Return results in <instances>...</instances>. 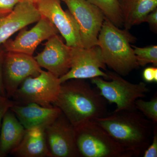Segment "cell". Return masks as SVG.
Listing matches in <instances>:
<instances>
[{
    "instance_id": "11",
    "label": "cell",
    "mask_w": 157,
    "mask_h": 157,
    "mask_svg": "<svg viewBox=\"0 0 157 157\" xmlns=\"http://www.w3.org/2000/svg\"><path fill=\"white\" fill-rule=\"evenodd\" d=\"M47 145L52 157H79L75 128L63 113L44 128Z\"/></svg>"
},
{
    "instance_id": "15",
    "label": "cell",
    "mask_w": 157,
    "mask_h": 157,
    "mask_svg": "<svg viewBox=\"0 0 157 157\" xmlns=\"http://www.w3.org/2000/svg\"><path fill=\"white\" fill-rule=\"evenodd\" d=\"M25 129L44 128L53 121L62 113L58 107H42L34 103L18 105L10 108Z\"/></svg>"
},
{
    "instance_id": "1",
    "label": "cell",
    "mask_w": 157,
    "mask_h": 157,
    "mask_svg": "<svg viewBox=\"0 0 157 157\" xmlns=\"http://www.w3.org/2000/svg\"><path fill=\"white\" fill-rule=\"evenodd\" d=\"M107 101L84 79H71L61 84L54 106L58 107L73 126L108 114Z\"/></svg>"
},
{
    "instance_id": "4",
    "label": "cell",
    "mask_w": 157,
    "mask_h": 157,
    "mask_svg": "<svg viewBox=\"0 0 157 157\" xmlns=\"http://www.w3.org/2000/svg\"><path fill=\"white\" fill-rule=\"evenodd\" d=\"M74 128L76 145L80 157H132L94 119Z\"/></svg>"
},
{
    "instance_id": "14",
    "label": "cell",
    "mask_w": 157,
    "mask_h": 157,
    "mask_svg": "<svg viewBox=\"0 0 157 157\" xmlns=\"http://www.w3.org/2000/svg\"><path fill=\"white\" fill-rule=\"evenodd\" d=\"M41 17L35 4L17 3L11 13L0 18V45L17 31L39 21Z\"/></svg>"
},
{
    "instance_id": "10",
    "label": "cell",
    "mask_w": 157,
    "mask_h": 157,
    "mask_svg": "<svg viewBox=\"0 0 157 157\" xmlns=\"http://www.w3.org/2000/svg\"><path fill=\"white\" fill-rule=\"evenodd\" d=\"M41 16L53 25L70 47L83 48L78 24L70 11H64L59 0H39L35 4Z\"/></svg>"
},
{
    "instance_id": "12",
    "label": "cell",
    "mask_w": 157,
    "mask_h": 157,
    "mask_svg": "<svg viewBox=\"0 0 157 157\" xmlns=\"http://www.w3.org/2000/svg\"><path fill=\"white\" fill-rule=\"evenodd\" d=\"M58 33L56 27L48 19L42 16L33 28L29 31L25 28L22 29L14 40L9 39L2 45L5 51L33 56L41 42Z\"/></svg>"
},
{
    "instance_id": "17",
    "label": "cell",
    "mask_w": 157,
    "mask_h": 157,
    "mask_svg": "<svg viewBox=\"0 0 157 157\" xmlns=\"http://www.w3.org/2000/svg\"><path fill=\"white\" fill-rule=\"evenodd\" d=\"M26 129L9 109L3 117L0 130V156L10 153L22 140Z\"/></svg>"
},
{
    "instance_id": "7",
    "label": "cell",
    "mask_w": 157,
    "mask_h": 157,
    "mask_svg": "<svg viewBox=\"0 0 157 157\" xmlns=\"http://www.w3.org/2000/svg\"><path fill=\"white\" fill-rule=\"evenodd\" d=\"M42 70L33 56L5 51L2 79L6 97L12 98L26 78L38 76Z\"/></svg>"
},
{
    "instance_id": "23",
    "label": "cell",
    "mask_w": 157,
    "mask_h": 157,
    "mask_svg": "<svg viewBox=\"0 0 157 157\" xmlns=\"http://www.w3.org/2000/svg\"><path fill=\"white\" fill-rule=\"evenodd\" d=\"M144 157H157V128L155 124L153 128V133L152 141L144 153Z\"/></svg>"
},
{
    "instance_id": "6",
    "label": "cell",
    "mask_w": 157,
    "mask_h": 157,
    "mask_svg": "<svg viewBox=\"0 0 157 157\" xmlns=\"http://www.w3.org/2000/svg\"><path fill=\"white\" fill-rule=\"evenodd\" d=\"M61 84L59 78L42 70L38 76L26 78L11 98L18 105L34 103L43 107H52L59 95Z\"/></svg>"
},
{
    "instance_id": "24",
    "label": "cell",
    "mask_w": 157,
    "mask_h": 157,
    "mask_svg": "<svg viewBox=\"0 0 157 157\" xmlns=\"http://www.w3.org/2000/svg\"><path fill=\"white\" fill-rule=\"evenodd\" d=\"M15 104L14 101L0 94V130L3 117L6 112Z\"/></svg>"
},
{
    "instance_id": "21",
    "label": "cell",
    "mask_w": 157,
    "mask_h": 157,
    "mask_svg": "<svg viewBox=\"0 0 157 157\" xmlns=\"http://www.w3.org/2000/svg\"><path fill=\"white\" fill-rule=\"evenodd\" d=\"M135 108L154 124L157 123V97L155 96L149 101L141 98L135 101Z\"/></svg>"
},
{
    "instance_id": "28",
    "label": "cell",
    "mask_w": 157,
    "mask_h": 157,
    "mask_svg": "<svg viewBox=\"0 0 157 157\" xmlns=\"http://www.w3.org/2000/svg\"><path fill=\"white\" fill-rule=\"evenodd\" d=\"M39 0H20V2H28L36 4Z\"/></svg>"
},
{
    "instance_id": "9",
    "label": "cell",
    "mask_w": 157,
    "mask_h": 157,
    "mask_svg": "<svg viewBox=\"0 0 157 157\" xmlns=\"http://www.w3.org/2000/svg\"><path fill=\"white\" fill-rule=\"evenodd\" d=\"M65 3L78 24L83 48L98 45L105 17L103 12L87 0H67Z\"/></svg>"
},
{
    "instance_id": "20",
    "label": "cell",
    "mask_w": 157,
    "mask_h": 157,
    "mask_svg": "<svg viewBox=\"0 0 157 157\" xmlns=\"http://www.w3.org/2000/svg\"><path fill=\"white\" fill-rule=\"evenodd\" d=\"M136 60L139 67H144L147 64L157 66V46L151 45L140 48L132 45Z\"/></svg>"
},
{
    "instance_id": "3",
    "label": "cell",
    "mask_w": 157,
    "mask_h": 157,
    "mask_svg": "<svg viewBox=\"0 0 157 157\" xmlns=\"http://www.w3.org/2000/svg\"><path fill=\"white\" fill-rule=\"evenodd\" d=\"M136 39L128 30L121 29L105 17L98 37L105 65L121 76H125L138 69L131 43Z\"/></svg>"
},
{
    "instance_id": "18",
    "label": "cell",
    "mask_w": 157,
    "mask_h": 157,
    "mask_svg": "<svg viewBox=\"0 0 157 157\" xmlns=\"http://www.w3.org/2000/svg\"><path fill=\"white\" fill-rule=\"evenodd\" d=\"M157 6V0H126L122 7L124 29L129 30L143 22L147 15Z\"/></svg>"
},
{
    "instance_id": "2",
    "label": "cell",
    "mask_w": 157,
    "mask_h": 157,
    "mask_svg": "<svg viewBox=\"0 0 157 157\" xmlns=\"http://www.w3.org/2000/svg\"><path fill=\"white\" fill-rule=\"evenodd\" d=\"M94 120L132 156L143 155L151 143L152 122L137 109L114 110Z\"/></svg>"
},
{
    "instance_id": "30",
    "label": "cell",
    "mask_w": 157,
    "mask_h": 157,
    "mask_svg": "<svg viewBox=\"0 0 157 157\" xmlns=\"http://www.w3.org/2000/svg\"><path fill=\"white\" fill-rule=\"evenodd\" d=\"M59 1H63V2H66V1H67V0H59Z\"/></svg>"
},
{
    "instance_id": "19",
    "label": "cell",
    "mask_w": 157,
    "mask_h": 157,
    "mask_svg": "<svg viewBox=\"0 0 157 157\" xmlns=\"http://www.w3.org/2000/svg\"><path fill=\"white\" fill-rule=\"evenodd\" d=\"M103 12L104 16L117 27L124 26L123 14L118 0H87Z\"/></svg>"
},
{
    "instance_id": "13",
    "label": "cell",
    "mask_w": 157,
    "mask_h": 157,
    "mask_svg": "<svg viewBox=\"0 0 157 157\" xmlns=\"http://www.w3.org/2000/svg\"><path fill=\"white\" fill-rule=\"evenodd\" d=\"M34 58L40 67L60 78L71 68V47L58 35H55L47 40L43 50Z\"/></svg>"
},
{
    "instance_id": "22",
    "label": "cell",
    "mask_w": 157,
    "mask_h": 157,
    "mask_svg": "<svg viewBox=\"0 0 157 157\" xmlns=\"http://www.w3.org/2000/svg\"><path fill=\"white\" fill-rule=\"evenodd\" d=\"M20 0H0V18L11 13Z\"/></svg>"
},
{
    "instance_id": "8",
    "label": "cell",
    "mask_w": 157,
    "mask_h": 157,
    "mask_svg": "<svg viewBox=\"0 0 157 157\" xmlns=\"http://www.w3.org/2000/svg\"><path fill=\"white\" fill-rule=\"evenodd\" d=\"M101 48L98 45L89 48L71 47V66L70 70L59 78L61 83L71 79H84L101 77L109 80Z\"/></svg>"
},
{
    "instance_id": "26",
    "label": "cell",
    "mask_w": 157,
    "mask_h": 157,
    "mask_svg": "<svg viewBox=\"0 0 157 157\" xmlns=\"http://www.w3.org/2000/svg\"><path fill=\"white\" fill-rule=\"evenodd\" d=\"M5 50L2 45H0V94L6 97V91L4 88L2 79V65Z\"/></svg>"
},
{
    "instance_id": "25",
    "label": "cell",
    "mask_w": 157,
    "mask_h": 157,
    "mask_svg": "<svg viewBox=\"0 0 157 157\" xmlns=\"http://www.w3.org/2000/svg\"><path fill=\"white\" fill-rule=\"evenodd\" d=\"M144 81L147 82H157V68L156 67H149L144 69L143 73Z\"/></svg>"
},
{
    "instance_id": "5",
    "label": "cell",
    "mask_w": 157,
    "mask_h": 157,
    "mask_svg": "<svg viewBox=\"0 0 157 157\" xmlns=\"http://www.w3.org/2000/svg\"><path fill=\"white\" fill-rule=\"evenodd\" d=\"M109 80L101 77L91 78L101 95L111 104L116 105L115 111L136 109L135 101L144 98L149 90L144 82L132 83L113 72H108Z\"/></svg>"
},
{
    "instance_id": "16",
    "label": "cell",
    "mask_w": 157,
    "mask_h": 157,
    "mask_svg": "<svg viewBox=\"0 0 157 157\" xmlns=\"http://www.w3.org/2000/svg\"><path fill=\"white\" fill-rule=\"evenodd\" d=\"M10 153L17 157H52L42 128L26 129L22 140Z\"/></svg>"
},
{
    "instance_id": "27",
    "label": "cell",
    "mask_w": 157,
    "mask_h": 157,
    "mask_svg": "<svg viewBox=\"0 0 157 157\" xmlns=\"http://www.w3.org/2000/svg\"><path fill=\"white\" fill-rule=\"evenodd\" d=\"M144 22L148 23L149 25L152 28L157 29V9H155L153 11L145 17L144 20Z\"/></svg>"
},
{
    "instance_id": "29",
    "label": "cell",
    "mask_w": 157,
    "mask_h": 157,
    "mask_svg": "<svg viewBox=\"0 0 157 157\" xmlns=\"http://www.w3.org/2000/svg\"><path fill=\"white\" fill-rule=\"evenodd\" d=\"M118 1L120 3L121 6L122 7V6H123L124 4V3L125 2L126 0H118Z\"/></svg>"
}]
</instances>
